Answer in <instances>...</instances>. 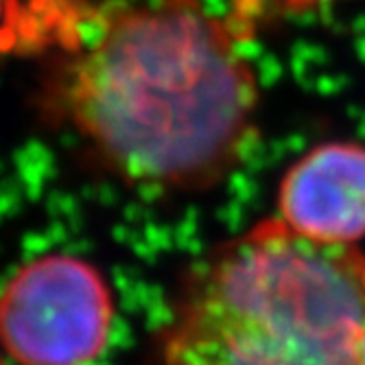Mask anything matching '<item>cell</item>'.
<instances>
[{
	"label": "cell",
	"mask_w": 365,
	"mask_h": 365,
	"mask_svg": "<svg viewBox=\"0 0 365 365\" xmlns=\"http://www.w3.org/2000/svg\"><path fill=\"white\" fill-rule=\"evenodd\" d=\"M0 365H5V361H3V359H0Z\"/></svg>",
	"instance_id": "obj_6"
},
{
	"label": "cell",
	"mask_w": 365,
	"mask_h": 365,
	"mask_svg": "<svg viewBox=\"0 0 365 365\" xmlns=\"http://www.w3.org/2000/svg\"><path fill=\"white\" fill-rule=\"evenodd\" d=\"M114 297L92 262L36 258L0 291V346L18 365H88L103 352Z\"/></svg>",
	"instance_id": "obj_3"
},
{
	"label": "cell",
	"mask_w": 365,
	"mask_h": 365,
	"mask_svg": "<svg viewBox=\"0 0 365 365\" xmlns=\"http://www.w3.org/2000/svg\"><path fill=\"white\" fill-rule=\"evenodd\" d=\"M354 365H365V335H363V339H361V344H359V352H356Z\"/></svg>",
	"instance_id": "obj_5"
},
{
	"label": "cell",
	"mask_w": 365,
	"mask_h": 365,
	"mask_svg": "<svg viewBox=\"0 0 365 365\" xmlns=\"http://www.w3.org/2000/svg\"><path fill=\"white\" fill-rule=\"evenodd\" d=\"M276 217L313 241L359 245L365 239V145L330 140L297 158L278 184Z\"/></svg>",
	"instance_id": "obj_4"
},
{
	"label": "cell",
	"mask_w": 365,
	"mask_h": 365,
	"mask_svg": "<svg viewBox=\"0 0 365 365\" xmlns=\"http://www.w3.org/2000/svg\"><path fill=\"white\" fill-rule=\"evenodd\" d=\"M365 252L262 219L197 262L162 335V365H354Z\"/></svg>",
	"instance_id": "obj_2"
},
{
	"label": "cell",
	"mask_w": 365,
	"mask_h": 365,
	"mask_svg": "<svg viewBox=\"0 0 365 365\" xmlns=\"http://www.w3.org/2000/svg\"><path fill=\"white\" fill-rule=\"evenodd\" d=\"M260 86L202 0L116 11L66 83V116L103 167L136 186L204 190L256 136Z\"/></svg>",
	"instance_id": "obj_1"
}]
</instances>
